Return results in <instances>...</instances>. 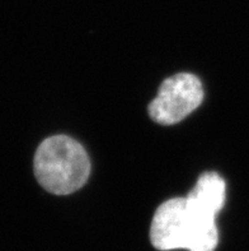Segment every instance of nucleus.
<instances>
[{
    "instance_id": "obj_1",
    "label": "nucleus",
    "mask_w": 249,
    "mask_h": 251,
    "mask_svg": "<svg viewBox=\"0 0 249 251\" xmlns=\"http://www.w3.org/2000/svg\"><path fill=\"white\" fill-rule=\"evenodd\" d=\"M150 241L160 251H214L219 244L216 217L195 208L186 198L170 199L155 210Z\"/></svg>"
},
{
    "instance_id": "obj_2",
    "label": "nucleus",
    "mask_w": 249,
    "mask_h": 251,
    "mask_svg": "<svg viewBox=\"0 0 249 251\" xmlns=\"http://www.w3.org/2000/svg\"><path fill=\"white\" fill-rule=\"evenodd\" d=\"M35 175L45 190L55 195H68L88 181L91 161L84 147L67 135L45 139L36 151Z\"/></svg>"
},
{
    "instance_id": "obj_3",
    "label": "nucleus",
    "mask_w": 249,
    "mask_h": 251,
    "mask_svg": "<svg viewBox=\"0 0 249 251\" xmlns=\"http://www.w3.org/2000/svg\"><path fill=\"white\" fill-rule=\"evenodd\" d=\"M204 96V87L197 76L176 74L161 83L158 96L149 105V115L158 124L174 125L195 111Z\"/></svg>"
},
{
    "instance_id": "obj_4",
    "label": "nucleus",
    "mask_w": 249,
    "mask_h": 251,
    "mask_svg": "<svg viewBox=\"0 0 249 251\" xmlns=\"http://www.w3.org/2000/svg\"><path fill=\"white\" fill-rule=\"evenodd\" d=\"M197 209L216 217L226 201V184L216 172H205L186 197Z\"/></svg>"
}]
</instances>
